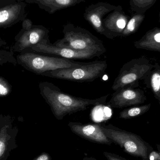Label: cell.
<instances>
[{
  "label": "cell",
  "mask_w": 160,
  "mask_h": 160,
  "mask_svg": "<svg viewBox=\"0 0 160 160\" xmlns=\"http://www.w3.org/2000/svg\"><path fill=\"white\" fill-rule=\"evenodd\" d=\"M39 88L41 96L58 120H62L68 115L85 111L90 105L105 104L109 97L106 95L94 99L74 97L64 93L54 84L48 82H40Z\"/></svg>",
  "instance_id": "cell-1"
},
{
  "label": "cell",
  "mask_w": 160,
  "mask_h": 160,
  "mask_svg": "<svg viewBox=\"0 0 160 160\" xmlns=\"http://www.w3.org/2000/svg\"><path fill=\"white\" fill-rule=\"evenodd\" d=\"M18 64L24 69L38 75L57 69L79 67L83 63L72 62L61 57L41 55L26 50L16 56Z\"/></svg>",
  "instance_id": "cell-2"
},
{
  "label": "cell",
  "mask_w": 160,
  "mask_h": 160,
  "mask_svg": "<svg viewBox=\"0 0 160 160\" xmlns=\"http://www.w3.org/2000/svg\"><path fill=\"white\" fill-rule=\"evenodd\" d=\"M101 127L107 137L127 154L142 160H149V155L154 148L139 135L120 129L112 124L101 125Z\"/></svg>",
  "instance_id": "cell-3"
},
{
  "label": "cell",
  "mask_w": 160,
  "mask_h": 160,
  "mask_svg": "<svg viewBox=\"0 0 160 160\" xmlns=\"http://www.w3.org/2000/svg\"><path fill=\"white\" fill-rule=\"evenodd\" d=\"M63 33V38L52 44L53 46L76 50L106 52L102 41L86 29L68 23L64 26Z\"/></svg>",
  "instance_id": "cell-4"
},
{
  "label": "cell",
  "mask_w": 160,
  "mask_h": 160,
  "mask_svg": "<svg viewBox=\"0 0 160 160\" xmlns=\"http://www.w3.org/2000/svg\"><path fill=\"white\" fill-rule=\"evenodd\" d=\"M107 62L97 61L84 63L79 67L57 69L46 72L41 76L72 82H91L101 78L107 69Z\"/></svg>",
  "instance_id": "cell-5"
},
{
  "label": "cell",
  "mask_w": 160,
  "mask_h": 160,
  "mask_svg": "<svg viewBox=\"0 0 160 160\" xmlns=\"http://www.w3.org/2000/svg\"><path fill=\"white\" fill-rule=\"evenodd\" d=\"M29 49L38 53L57 55L59 57L68 60L91 59L94 57H99L104 53L102 52L97 51H78L68 48L56 47L50 43L48 38L44 39L42 42Z\"/></svg>",
  "instance_id": "cell-6"
},
{
  "label": "cell",
  "mask_w": 160,
  "mask_h": 160,
  "mask_svg": "<svg viewBox=\"0 0 160 160\" xmlns=\"http://www.w3.org/2000/svg\"><path fill=\"white\" fill-rule=\"evenodd\" d=\"M116 10H122V7L120 6L113 5L109 3L99 2L87 7L85 10L83 17L97 32L109 39H113L114 37L103 28L102 20L105 16Z\"/></svg>",
  "instance_id": "cell-7"
},
{
  "label": "cell",
  "mask_w": 160,
  "mask_h": 160,
  "mask_svg": "<svg viewBox=\"0 0 160 160\" xmlns=\"http://www.w3.org/2000/svg\"><path fill=\"white\" fill-rule=\"evenodd\" d=\"M9 115L0 114V160H7L12 150L18 147L16 138L18 132Z\"/></svg>",
  "instance_id": "cell-8"
},
{
  "label": "cell",
  "mask_w": 160,
  "mask_h": 160,
  "mask_svg": "<svg viewBox=\"0 0 160 160\" xmlns=\"http://www.w3.org/2000/svg\"><path fill=\"white\" fill-rule=\"evenodd\" d=\"M49 31L43 25H33L31 29L21 30L15 38L12 46L14 52L19 53L48 38Z\"/></svg>",
  "instance_id": "cell-9"
},
{
  "label": "cell",
  "mask_w": 160,
  "mask_h": 160,
  "mask_svg": "<svg viewBox=\"0 0 160 160\" xmlns=\"http://www.w3.org/2000/svg\"><path fill=\"white\" fill-rule=\"evenodd\" d=\"M68 126L72 132L89 142L109 146L113 143L103 132L101 124L70 122Z\"/></svg>",
  "instance_id": "cell-10"
},
{
  "label": "cell",
  "mask_w": 160,
  "mask_h": 160,
  "mask_svg": "<svg viewBox=\"0 0 160 160\" xmlns=\"http://www.w3.org/2000/svg\"><path fill=\"white\" fill-rule=\"evenodd\" d=\"M26 7V3L18 1L0 8V28H8L24 20Z\"/></svg>",
  "instance_id": "cell-11"
},
{
  "label": "cell",
  "mask_w": 160,
  "mask_h": 160,
  "mask_svg": "<svg viewBox=\"0 0 160 160\" xmlns=\"http://www.w3.org/2000/svg\"><path fill=\"white\" fill-rule=\"evenodd\" d=\"M128 22V17L122 10H116L108 14L102 20L104 29L117 37L122 35Z\"/></svg>",
  "instance_id": "cell-12"
},
{
  "label": "cell",
  "mask_w": 160,
  "mask_h": 160,
  "mask_svg": "<svg viewBox=\"0 0 160 160\" xmlns=\"http://www.w3.org/2000/svg\"><path fill=\"white\" fill-rule=\"evenodd\" d=\"M83 2H85V0H34V3L37 4L39 8L50 14Z\"/></svg>",
  "instance_id": "cell-13"
},
{
  "label": "cell",
  "mask_w": 160,
  "mask_h": 160,
  "mask_svg": "<svg viewBox=\"0 0 160 160\" xmlns=\"http://www.w3.org/2000/svg\"><path fill=\"white\" fill-rule=\"evenodd\" d=\"M14 52L12 47L9 48L7 43L0 38V65L9 63L16 66L18 63Z\"/></svg>",
  "instance_id": "cell-14"
},
{
  "label": "cell",
  "mask_w": 160,
  "mask_h": 160,
  "mask_svg": "<svg viewBox=\"0 0 160 160\" xmlns=\"http://www.w3.org/2000/svg\"><path fill=\"white\" fill-rule=\"evenodd\" d=\"M144 18L143 15H135L128 22L121 35L128 36L134 32Z\"/></svg>",
  "instance_id": "cell-15"
},
{
  "label": "cell",
  "mask_w": 160,
  "mask_h": 160,
  "mask_svg": "<svg viewBox=\"0 0 160 160\" xmlns=\"http://www.w3.org/2000/svg\"><path fill=\"white\" fill-rule=\"evenodd\" d=\"M12 85L7 80L0 76V97L8 96L12 92Z\"/></svg>",
  "instance_id": "cell-16"
},
{
  "label": "cell",
  "mask_w": 160,
  "mask_h": 160,
  "mask_svg": "<svg viewBox=\"0 0 160 160\" xmlns=\"http://www.w3.org/2000/svg\"><path fill=\"white\" fill-rule=\"evenodd\" d=\"M156 0H130L132 7L146 8L151 6Z\"/></svg>",
  "instance_id": "cell-17"
},
{
  "label": "cell",
  "mask_w": 160,
  "mask_h": 160,
  "mask_svg": "<svg viewBox=\"0 0 160 160\" xmlns=\"http://www.w3.org/2000/svg\"><path fill=\"white\" fill-rule=\"evenodd\" d=\"M152 87L154 91L158 92L160 89V75L158 73H155L152 76Z\"/></svg>",
  "instance_id": "cell-18"
},
{
  "label": "cell",
  "mask_w": 160,
  "mask_h": 160,
  "mask_svg": "<svg viewBox=\"0 0 160 160\" xmlns=\"http://www.w3.org/2000/svg\"><path fill=\"white\" fill-rule=\"evenodd\" d=\"M103 155L108 160H128L125 158L116 155L114 153H110L108 152H103Z\"/></svg>",
  "instance_id": "cell-19"
},
{
  "label": "cell",
  "mask_w": 160,
  "mask_h": 160,
  "mask_svg": "<svg viewBox=\"0 0 160 160\" xmlns=\"http://www.w3.org/2000/svg\"><path fill=\"white\" fill-rule=\"evenodd\" d=\"M22 30H28L31 29L33 25L32 21L28 18H25L24 20L22 21Z\"/></svg>",
  "instance_id": "cell-20"
},
{
  "label": "cell",
  "mask_w": 160,
  "mask_h": 160,
  "mask_svg": "<svg viewBox=\"0 0 160 160\" xmlns=\"http://www.w3.org/2000/svg\"><path fill=\"white\" fill-rule=\"evenodd\" d=\"M33 160H52L49 154L46 152H43L39 156L35 158Z\"/></svg>",
  "instance_id": "cell-21"
},
{
  "label": "cell",
  "mask_w": 160,
  "mask_h": 160,
  "mask_svg": "<svg viewBox=\"0 0 160 160\" xmlns=\"http://www.w3.org/2000/svg\"><path fill=\"white\" fill-rule=\"evenodd\" d=\"M149 160H160V152L153 150L149 155Z\"/></svg>",
  "instance_id": "cell-22"
},
{
  "label": "cell",
  "mask_w": 160,
  "mask_h": 160,
  "mask_svg": "<svg viewBox=\"0 0 160 160\" xmlns=\"http://www.w3.org/2000/svg\"><path fill=\"white\" fill-rule=\"evenodd\" d=\"M17 2L16 0H0V8Z\"/></svg>",
  "instance_id": "cell-23"
},
{
  "label": "cell",
  "mask_w": 160,
  "mask_h": 160,
  "mask_svg": "<svg viewBox=\"0 0 160 160\" xmlns=\"http://www.w3.org/2000/svg\"><path fill=\"white\" fill-rule=\"evenodd\" d=\"M153 35V39L156 41L157 42L160 43V31L159 32H156V33L154 34Z\"/></svg>",
  "instance_id": "cell-24"
},
{
  "label": "cell",
  "mask_w": 160,
  "mask_h": 160,
  "mask_svg": "<svg viewBox=\"0 0 160 160\" xmlns=\"http://www.w3.org/2000/svg\"><path fill=\"white\" fill-rule=\"evenodd\" d=\"M83 160H98L92 157H85L83 159Z\"/></svg>",
  "instance_id": "cell-25"
},
{
  "label": "cell",
  "mask_w": 160,
  "mask_h": 160,
  "mask_svg": "<svg viewBox=\"0 0 160 160\" xmlns=\"http://www.w3.org/2000/svg\"><path fill=\"white\" fill-rule=\"evenodd\" d=\"M23 1H25L26 2L29 3H34V0H20L19 2H22Z\"/></svg>",
  "instance_id": "cell-26"
},
{
  "label": "cell",
  "mask_w": 160,
  "mask_h": 160,
  "mask_svg": "<svg viewBox=\"0 0 160 160\" xmlns=\"http://www.w3.org/2000/svg\"><path fill=\"white\" fill-rule=\"evenodd\" d=\"M157 149H158V151L160 152V143L157 145Z\"/></svg>",
  "instance_id": "cell-27"
},
{
  "label": "cell",
  "mask_w": 160,
  "mask_h": 160,
  "mask_svg": "<svg viewBox=\"0 0 160 160\" xmlns=\"http://www.w3.org/2000/svg\"></svg>",
  "instance_id": "cell-28"
}]
</instances>
